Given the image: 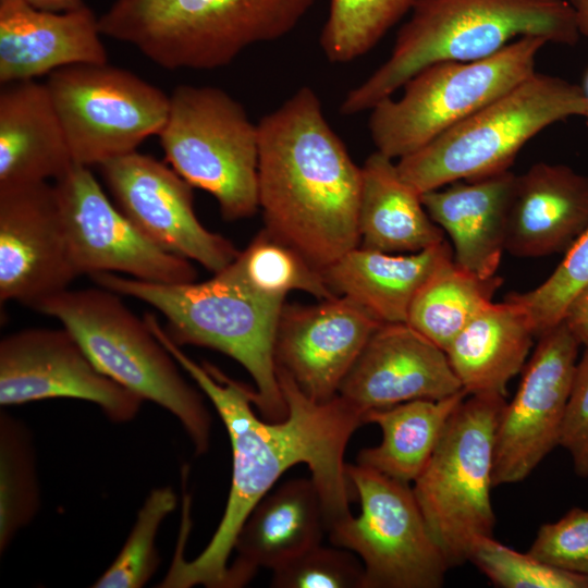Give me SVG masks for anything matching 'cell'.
<instances>
[{"mask_svg":"<svg viewBox=\"0 0 588 588\" xmlns=\"http://www.w3.org/2000/svg\"><path fill=\"white\" fill-rule=\"evenodd\" d=\"M527 36L576 44L580 34L568 0H417L390 57L346 94L340 112L370 110L431 64L481 60Z\"/></svg>","mask_w":588,"mask_h":588,"instance_id":"cell-3","label":"cell"},{"mask_svg":"<svg viewBox=\"0 0 588 588\" xmlns=\"http://www.w3.org/2000/svg\"><path fill=\"white\" fill-rule=\"evenodd\" d=\"M381 324L342 295L310 306L284 305L274 341L275 368L309 399L328 402Z\"/></svg>","mask_w":588,"mask_h":588,"instance_id":"cell-18","label":"cell"},{"mask_svg":"<svg viewBox=\"0 0 588 588\" xmlns=\"http://www.w3.org/2000/svg\"><path fill=\"white\" fill-rule=\"evenodd\" d=\"M579 345L564 321L539 335L516 394L499 417L493 487L524 480L559 445Z\"/></svg>","mask_w":588,"mask_h":588,"instance_id":"cell-14","label":"cell"},{"mask_svg":"<svg viewBox=\"0 0 588 588\" xmlns=\"http://www.w3.org/2000/svg\"><path fill=\"white\" fill-rule=\"evenodd\" d=\"M417 0H330L320 46L333 63L351 62L372 49Z\"/></svg>","mask_w":588,"mask_h":588,"instance_id":"cell-32","label":"cell"},{"mask_svg":"<svg viewBox=\"0 0 588 588\" xmlns=\"http://www.w3.org/2000/svg\"><path fill=\"white\" fill-rule=\"evenodd\" d=\"M90 279L97 286L152 306L179 346L207 347L236 360L256 384L253 400L261 417L269 421L286 417L274 360L285 298L257 292L231 264L204 282L155 283L115 273H96Z\"/></svg>","mask_w":588,"mask_h":588,"instance_id":"cell-4","label":"cell"},{"mask_svg":"<svg viewBox=\"0 0 588 588\" xmlns=\"http://www.w3.org/2000/svg\"><path fill=\"white\" fill-rule=\"evenodd\" d=\"M516 176L506 170L421 194L428 215L452 240L454 261L481 279L495 277L505 250Z\"/></svg>","mask_w":588,"mask_h":588,"instance_id":"cell-23","label":"cell"},{"mask_svg":"<svg viewBox=\"0 0 588 588\" xmlns=\"http://www.w3.org/2000/svg\"><path fill=\"white\" fill-rule=\"evenodd\" d=\"M36 9L64 12L85 5L83 0H21Z\"/></svg>","mask_w":588,"mask_h":588,"instance_id":"cell-40","label":"cell"},{"mask_svg":"<svg viewBox=\"0 0 588 588\" xmlns=\"http://www.w3.org/2000/svg\"><path fill=\"white\" fill-rule=\"evenodd\" d=\"M115 205L150 241L218 273L238 255L233 243L206 229L192 185L172 168L137 150L99 166Z\"/></svg>","mask_w":588,"mask_h":588,"instance_id":"cell-16","label":"cell"},{"mask_svg":"<svg viewBox=\"0 0 588 588\" xmlns=\"http://www.w3.org/2000/svg\"><path fill=\"white\" fill-rule=\"evenodd\" d=\"M318 0H114L102 35L168 70H212L292 32Z\"/></svg>","mask_w":588,"mask_h":588,"instance_id":"cell-5","label":"cell"},{"mask_svg":"<svg viewBox=\"0 0 588 588\" xmlns=\"http://www.w3.org/2000/svg\"><path fill=\"white\" fill-rule=\"evenodd\" d=\"M158 136L172 169L193 187L211 194L225 220L257 211L258 125L228 93L177 86Z\"/></svg>","mask_w":588,"mask_h":588,"instance_id":"cell-10","label":"cell"},{"mask_svg":"<svg viewBox=\"0 0 588 588\" xmlns=\"http://www.w3.org/2000/svg\"><path fill=\"white\" fill-rule=\"evenodd\" d=\"M577 23L579 34L588 38V0H568Z\"/></svg>","mask_w":588,"mask_h":588,"instance_id":"cell-41","label":"cell"},{"mask_svg":"<svg viewBox=\"0 0 588 588\" xmlns=\"http://www.w3.org/2000/svg\"><path fill=\"white\" fill-rule=\"evenodd\" d=\"M45 84L74 163L88 168L136 151L169 112L170 96L108 62L59 69Z\"/></svg>","mask_w":588,"mask_h":588,"instance_id":"cell-12","label":"cell"},{"mask_svg":"<svg viewBox=\"0 0 588 588\" xmlns=\"http://www.w3.org/2000/svg\"><path fill=\"white\" fill-rule=\"evenodd\" d=\"M74 161L46 84H3L0 90V187L58 180Z\"/></svg>","mask_w":588,"mask_h":588,"instance_id":"cell-24","label":"cell"},{"mask_svg":"<svg viewBox=\"0 0 588 588\" xmlns=\"http://www.w3.org/2000/svg\"><path fill=\"white\" fill-rule=\"evenodd\" d=\"M364 566L350 550L317 544L272 571L273 588H363Z\"/></svg>","mask_w":588,"mask_h":588,"instance_id":"cell-36","label":"cell"},{"mask_svg":"<svg viewBox=\"0 0 588 588\" xmlns=\"http://www.w3.org/2000/svg\"><path fill=\"white\" fill-rule=\"evenodd\" d=\"M587 226L588 176L547 162L516 176L505 250L519 257L566 252Z\"/></svg>","mask_w":588,"mask_h":588,"instance_id":"cell-21","label":"cell"},{"mask_svg":"<svg viewBox=\"0 0 588 588\" xmlns=\"http://www.w3.org/2000/svg\"><path fill=\"white\" fill-rule=\"evenodd\" d=\"M536 336L526 309L510 295L479 310L445 350L468 395H506L509 381L524 367Z\"/></svg>","mask_w":588,"mask_h":588,"instance_id":"cell-25","label":"cell"},{"mask_svg":"<svg viewBox=\"0 0 588 588\" xmlns=\"http://www.w3.org/2000/svg\"><path fill=\"white\" fill-rule=\"evenodd\" d=\"M553 567L588 576V511L574 507L540 526L527 551Z\"/></svg>","mask_w":588,"mask_h":588,"instance_id":"cell-37","label":"cell"},{"mask_svg":"<svg viewBox=\"0 0 588 588\" xmlns=\"http://www.w3.org/2000/svg\"><path fill=\"white\" fill-rule=\"evenodd\" d=\"M77 278L54 185L0 187V299L35 308Z\"/></svg>","mask_w":588,"mask_h":588,"instance_id":"cell-17","label":"cell"},{"mask_svg":"<svg viewBox=\"0 0 588 588\" xmlns=\"http://www.w3.org/2000/svg\"><path fill=\"white\" fill-rule=\"evenodd\" d=\"M547 44L540 37H522L481 60L420 70L403 85L399 99L387 97L369 110L376 150L393 160L417 151L532 75Z\"/></svg>","mask_w":588,"mask_h":588,"instance_id":"cell-9","label":"cell"},{"mask_svg":"<svg viewBox=\"0 0 588 588\" xmlns=\"http://www.w3.org/2000/svg\"><path fill=\"white\" fill-rule=\"evenodd\" d=\"M99 19L85 4L54 12L0 0V83L30 81L75 64L108 62Z\"/></svg>","mask_w":588,"mask_h":588,"instance_id":"cell-20","label":"cell"},{"mask_svg":"<svg viewBox=\"0 0 588 588\" xmlns=\"http://www.w3.org/2000/svg\"><path fill=\"white\" fill-rule=\"evenodd\" d=\"M581 86L535 72L522 83L397 160L402 179L416 192L440 188L509 170L522 147L551 124L584 117Z\"/></svg>","mask_w":588,"mask_h":588,"instance_id":"cell-7","label":"cell"},{"mask_svg":"<svg viewBox=\"0 0 588 588\" xmlns=\"http://www.w3.org/2000/svg\"><path fill=\"white\" fill-rule=\"evenodd\" d=\"M360 513L328 529L334 546L357 554L363 588H438L448 562L408 483L362 465H346Z\"/></svg>","mask_w":588,"mask_h":588,"instance_id":"cell-11","label":"cell"},{"mask_svg":"<svg viewBox=\"0 0 588 588\" xmlns=\"http://www.w3.org/2000/svg\"><path fill=\"white\" fill-rule=\"evenodd\" d=\"M75 273H121L155 283L196 281L191 260L145 236L107 197L88 167L74 163L53 184Z\"/></svg>","mask_w":588,"mask_h":588,"instance_id":"cell-13","label":"cell"},{"mask_svg":"<svg viewBox=\"0 0 588 588\" xmlns=\"http://www.w3.org/2000/svg\"><path fill=\"white\" fill-rule=\"evenodd\" d=\"M41 504L36 451L30 429L0 412V553L37 515Z\"/></svg>","mask_w":588,"mask_h":588,"instance_id":"cell-30","label":"cell"},{"mask_svg":"<svg viewBox=\"0 0 588 588\" xmlns=\"http://www.w3.org/2000/svg\"><path fill=\"white\" fill-rule=\"evenodd\" d=\"M231 265L250 287L270 297L285 298L291 291H303L320 301L336 296L321 270L266 229Z\"/></svg>","mask_w":588,"mask_h":588,"instance_id":"cell-31","label":"cell"},{"mask_svg":"<svg viewBox=\"0 0 588 588\" xmlns=\"http://www.w3.org/2000/svg\"><path fill=\"white\" fill-rule=\"evenodd\" d=\"M257 125L258 204L266 230L322 270L359 245L362 168L308 86Z\"/></svg>","mask_w":588,"mask_h":588,"instance_id":"cell-2","label":"cell"},{"mask_svg":"<svg viewBox=\"0 0 588 588\" xmlns=\"http://www.w3.org/2000/svg\"><path fill=\"white\" fill-rule=\"evenodd\" d=\"M464 390L446 353L406 322L382 323L343 379L338 395L363 415Z\"/></svg>","mask_w":588,"mask_h":588,"instance_id":"cell-19","label":"cell"},{"mask_svg":"<svg viewBox=\"0 0 588 588\" xmlns=\"http://www.w3.org/2000/svg\"><path fill=\"white\" fill-rule=\"evenodd\" d=\"M505 396L465 397L449 419L413 491L449 567L468 562L481 538L493 537L494 437Z\"/></svg>","mask_w":588,"mask_h":588,"instance_id":"cell-8","label":"cell"},{"mask_svg":"<svg viewBox=\"0 0 588 588\" xmlns=\"http://www.w3.org/2000/svg\"><path fill=\"white\" fill-rule=\"evenodd\" d=\"M500 285L460 267L452 256L441 261L417 291L406 323L444 352Z\"/></svg>","mask_w":588,"mask_h":588,"instance_id":"cell-29","label":"cell"},{"mask_svg":"<svg viewBox=\"0 0 588 588\" xmlns=\"http://www.w3.org/2000/svg\"><path fill=\"white\" fill-rule=\"evenodd\" d=\"M563 321L578 342L588 347V285L569 303Z\"/></svg>","mask_w":588,"mask_h":588,"instance_id":"cell-39","label":"cell"},{"mask_svg":"<svg viewBox=\"0 0 588 588\" xmlns=\"http://www.w3.org/2000/svg\"><path fill=\"white\" fill-rule=\"evenodd\" d=\"M324 531V507L311 477L283 482L256 504L242 525L226 588L241 587L258 568L273 571L320 544Z\"/></svg>","mask_w":588,"mask_h":588,"instance_id":"cell-22","label":"cell"},{"mask_svg":"<svg viewBox=\"0 0 588 588\" xmlns=\"http://www.w3.org/2000/svg\"><path fill=\"white\" fill-rule=\"evenodd\" d=\"M34 309L59 320L103 375L171 413L191 439L196 455L207 453L211 415L203 395L186 381L174 357L120 294L101 286L68 289Z\"/></svg>","mask_w":588,"mask_h":588,"instance_id":"cell-6","label":"cell"},{"mask_svg":"<svg viewBox=\"0 0 588 588\" xmlns=\"http://www.w3.org/2000/svg\"><path fill=\"white\" fill-rule=\"evenodd\" d=\"M559 445L569 453L575 473L588 477V347L576 366Z\"/></svg>","mask_w":588,"mask_h":588,"instance_id":"cell-38","label":"cell"},{"mask_svg":"<svg viewBox=\"0 0 588 588\" xmlns=\"http://www.w3.org/2000/svg\"><path fill=\"white\" fill-rule=\"evenodd\" d=\"M358 232L362 247L392 254L416 253L444 242L421 194L402 179L393 159L377 150L362 167Z\"/></svg>","mask_w":588,"mask_h":588,"instance_id":"cell-27","label":"cell"},{"mask_svg":"<svg viewBox=\"0 0 588 588\" xmlns=\"http://www.w3.org/2000/svg\"><path fill=\"white\" fill-rule=\"evenodd\" d=\"M148 327L181 368L195 381L220 416L232 449V480L222 518L205 549L187 561L177 549L160 581L162 588L203 585L226 588L229 559L236 536L256 504L275 481L296 464H306L324 507L327 531L351 515L354 489L346 471V445L364 415L336 395L319 403L306 396L293 379L277 368L286 402V417L279 421L258 418L252 407L253 390L208 363L198 364L167 334L157 317L144 316Z\"/></svg>","mask_w":588,"mask_h":588,"instance_id":"cell-1","label":"cell"},{"mask_svg":"<svg viewBox=\"0 0 588 588\" xmlns=\"http://www.w3.org/2000/svg\"><path fill=\"white\" fill-rule=\"evenodd\" d=\"M469 561L502 588H588V576L553 567L493 537L477 541Z\"/></svg>","mask_w":588,"mask_h":588,"instance_id":"cell-34","label":"cell"},{"mask_svg":"<svg viewBox=\"0 0 588 588\" xmlns=\"http://www.w3.org/2000/svg\"><path fill=\"white\" fill-rule=\"evenodd\" d=\"M75 399L117 424L133 420L144 400L103 375L64 327L30 328L0 341V405Z\"/></svg>","mask_w":588,"mask_h":588,"instance_id":"cell-15","label":"cell"},{"mask_svg":"<svg viewBox=\"0 0 588 588\" xmlns=\"http://www.w3.org/2000/svg\"><path fill=\"white\" fill-rule=\"evenodd\" d=\"M445 242L416 253L392 254L355 247L321 270L336 295L363 306L382 323L406 322L422 283L445 258Z\"/></svg>","mask_w":588,"mask_h":588,"instance_id":"cell-26","label":"cell"},{"mask_svg":"<svg viewBox=\"0 0 588 588\" xmlns=\"http://www.w3.org/2000/svg\"><path fill=\"white\" fill-rule=\"evenodd\" d=\"M588 285V226L566 249L553 273L536 289L510 296L527 311L536 336L563 321L573 298Z\"/></svg>","mask_w":588,"mask_h":588,"instance_id":"cell-35","label":"cell"},{"mask_svg":"<svg viewBox=\"0 0 588 588\" xmlns=\"http://www.w3.org/2000/svg\"><path fill=\"white\" fill-rule=\"evenodd\" d=\"M468 396L462 390L440 400H414L364 414V424H376L381 442L363 449L357 464L390 478L414 482L430 460L449 419Z\"/></svg>","mask_w":588,"mask_h":588,"instance_id":"cell-28","label":"cell"},{"mask_svg":"<svg viewBox=\"0 0 588 588\" xmlns=\"http://www.w3.org/2000/svg\"><path fill=\"white\" fill-rule=\"evenodd\" d=\"M581 88L584 90L585 98H586V111H585V114H584L583 118L585 119L586 126H587V130H588V71H587V73L585 75Z\"/></svg>","mask_w":588,"mask_h":588,"instance_id":"cell-42","label":"cell"},{"mask_svg":"<svg viewBox=\"0 0 588 588\" xmlns=\"http://www.w3.org/2000/svg\"><path fill=\"white\" fill-rule=\"evenodd\" d=\"M176 504V494L171 487L152 489L138 510L133 527L119 554L91 587H144L160 564L156 547L159 527L175 510Z\"/></svg>","mask_w":588,"mask_h":588,"instance_id":"cell-33","label":"cell"}]
</instances>
